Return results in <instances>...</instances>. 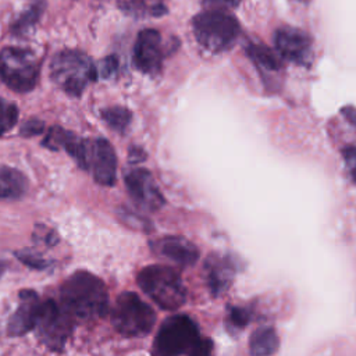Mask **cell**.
<instances>
[{"instance_id": "28", "label": "cell", "mask_w": 356, "mask_h": 356, "mask_svg": "<svg viewBox=\"0 0 356 356\" xmlns=\"http://www.w3.org/2000/svg\"><path fill=\"white\" fill-rule=\"evenodd\" d=\"M242 0H203V4L211 8H235Z\"/></svg>"}, {"instance_id": "30", "label": "cell", "mask_w": 356, "mask_h": 356, "mask_svg": "<svg viewBox=\"0 0 356 356\" xmlns=\"http://www.w3.org/2000/svg\"><path fill=\"white\" fill-rule=\"evenodd\" d=\"M4 268H6V267H4V263H1V261H0V277H1L3 271H4Z\"/></svg>"}, {"instance_id": "25", "label": "cell", "mask_w": 356, "mask_h": 356, "mask_svg": "<svg viewBox=\"0 0 356 356\" xmlns=\"http://www.w3.org/2000/svg\"><path fill=\"white\" fill-rule=\"evenodd\" d=\"M117 70H118V58L115 56H108L100 61L99 67H96V75L103 79H108L117 72Z\"/></svg>"}, {"instance_id": "11", "label": "cell", "mask_w": 356, "mask_h": 356, "mask_svg": "<svg viewBox=\"0 0 356 356\" xmlns=\"http://www.w3.org/2000/svg\"><path fill=\"white\" fill-rule=\"evenodd\" d=\"M125 185L131 199L143 210L157 211L164 206V197L150 171L134 168L125 175Z\"/></svg>"}, {"instance_id": "12", "label": "cell", "mask_w": 356, "mask_h": 356, "mask_svg": "<svg viewBox=\"0 0 356 356\" xmlns=\"http://www.w3.org/2000/svg\"><path fill=\"white\" fill-rule=\"evenodd\" d=\"M150 249L159 257H163L177 266H193L200 256L197 246L178 235H167L150 241Z\"/></svg>"}, {"instance_id": "29", "label": "cell", "mask_w": 356, "mask_h": 356, "mask_svg": "<svg viewBox=\"0 0 356 356\" xmlns=\"http://www.w3.org/2000/svg\"><path fill=\"white\" fill-rule=\"evenodd\" d=\"M128 159H129L131 163L136 164V163H140V161H143L146 159V153L140 147H138V146H131L129 147Z\"/></svg>"}, {"instance_id": "24", "label": "cell", "mask_w": 356, "mask_h": 356, "mask_svg": "<svg viewBox=\"0 0 356 356\" xmlns=\"http://www.w3.org/2000/svg\"><path fill=\"white\" fill-rule=\"evenodd\" d=\"M15 254H17V257H18L24 264H26V266L31 267V268L43 270V268H46V267L49 266V261L44 260V259H43L39 253H36V252H32V250L25 249V250L17 252Z\"/></svg>"}, {"instance_id": "14", "label": "cell", "mask_w": 356, "mask_h": 356, "mask_svg": "<svg viewBox=\"0 0 356 356\" xmlns=\"http://www.w3.org/2000/svg\"><path fill=\"white\" fill-rule=\"evenodd\" d=\"M203 273L209 292L218 298L231 286L236 273V263L231 256L211 253L203 263Z\"/></svg>"}, {"instance_id": "6", "label": "cell", "mask_w": 356, "mask_h": 356, "mask_svg": "<svg viewBox=\"0 0 356 356\" xmlns=\"http://www.w3.org/2000/svg\"><path fill=\"white\" fill-rule=\"evenodd\" d=\"M111 324L121 335L139 338L152 332L156 313L135 292H122L111 307Z\"/></svg>"}, {"instance_id": "19", "label": "cell", "mask_w": 356, "mask_h": 356, "mask_svg": "<svg viewBox=\"0 0 356 356\" xmlns=\"http://www.w3.org/2000/svg\"><path fill=\"white\" fill-rule=\"evenodd\" d=\"M103 121L115 132L124 134L132 121V113L122 106L106 107L100 111Z\"/></svg>"}, {"instance_id": "15", "label": "cell", "mask_w": 356, "mask_h": 356, "mask_svg": "<svg viewBox=\"0 0 356 356\" xmlns=\"http://www.w3.org/2000/svg\"><path fill=\"white\" fill-rule=\"evenodd\" d=\"M22 303L19 307L14 312L8 321V334L11 337L24 335L25 332L31 331L36 325L38 313L40 302L38 299V295L33 291L25 289L19 293Z\"/></svg>"}, {"instance_id": "8", "label": "cell", "mask_w": 356, "mask_h": 356, "mask_svg": "<svg viewBox=\"0 0 356 356\" xmlns=\"http://www.w3.org/2000/svg\"><path fill=\"white\" fill-rule=\"evenodd\" d=\"M72 323L74 318L61 305L51 299L40 302L35 327H38L39 337L47 348L60 350L72 331Z\"/></svg>"}, {"instance_id": "13", "label": "cell", "mask_w": 356, "mask_h": 356, "mask_svg": "<svg viewBox=\"0 0 356 356\" xmlns=\"http://www.w3.org/2000/svg\"><path fill=\"white\" fill-rule=\"evenodd\" d=\"M93 178L103 186H113L117 175V156L111 143L104 138H97L90 142L89 164Z\"/></svg>"}, {"instance_id": "1", "label": "cell", "mask_w": 356, "mask_h": 356, "mask_svg": "<svg viewBox=\"0 0 356 356\" xmlns=\"http://www.w3.org/2000/svg\"><path fill=\"white\" fill-rule=\"evenodd\" d=\"M61 307L81 321L103 317L108 312V292L95 274L81 270L70 275L60 288Z\"/></svg>"}, {"instance_id": "16", "label": "cell", "mask_w": 356, "mask_h": 356, "mask_svg": "<svg viewBox=\"0 0 356 356\" xmlns=\"http://www.w3.org/2000/svg\"><path fill=\"white\" fill-rule=\"evenodd\" d=\"M246 54L253 61V64L263 74H275L282 70V63L280 57L267 46L261 43H248Z\"/></svg>"}, {"instance_id": "7", "label": "cell", "mask_w": 356, "mask_h": 356, "mask_svg": "<svg viewBox=\"0 0 356 356\" xmlns=\"http://www.w3.org/2000/svg\"><path fill=\"white\" fill-rule=\"evenodd\" d=\"M39 76V64L26 49L6 47L0 51V78L15 92H29Z\"/></svg>"}, {"instance_id": "9", "label": "cell", "mask_w": 356, "mask_h": 356, "mask_svg": "<svg viewBox=\"0 0 356 356\" xmlns=\"http://www.w3.org/2000/svg\"><path fill=\"white\" fill-rule=\"evenodd\" d=\"M274 44L280 57L292 64L309 67L313 61L312 38L302 29L293 26L278 28L274 33Z\"/></svg>"}, {"instance_id": "2", "label": "cell", "mask_w": 356, "mask_h": 356, "mask_svg": "<svg viewBox=\"0 0 356 356\" xmlns=\"http://www.w3.org/2000/svg\"><path fill=\"white\" fill-rule=\"evenodd\" d=\"M213 350V342L202 338L196 323L185 314H174L163 321L156 338L153 352L161 356H206Z\"/></svg>"}, {"instance_id": "17", "label": "cell", "mask_w": 356, "mask_h": 356, "mask_svg": "<svg viewBox=\"0 0 356 356\" xmlns=\"http://www.w3.org/2000/svg\"><path fill=\"white\" fill-rule=\"evenodd\" d=\"M28 189L22 172L11 167H0V199H19Z\"/></svg>"}, {"instance_id": "4", "label": "cell", "mask_w": 356, "mask_h": 356, "mask_svg": "<svg viewBox=\"0 0 356 356\" xmlns=\"http://www.w3.org/2000/svg\"><path fill=\"white\" fill-rule=\"evenodd\" d=\"M192 28L196 42L211 53L229 50L241 33L238 19L221 8L196 14L192 19Z\"/></svg>"}, {"instance_id": "26", "label": "cell", "mask_w": 356, "mask_h": 356, "mask_svg": "<svg viewBox=\"0 0 356 356\" xmlns=\"http://www.w3.org/2000/svg\"><path fill=\"white\" fill-rule=\"evenodd\" d=\"M44 129V124L40 120H28L24 122V125L21 127V135L24 136H35L42 134Z\"/></svg>"}, {"instance_id": "21", "label": "cell", "mask_w": 356, "mask_h": 356, "mask_svg": "<svg viewBox=\"0 0 356 356\" xmlns=\"http://www.w3.org/2000/svg\"><path fill=\"white\" fill-rule=\"evenodd\" d=\"M18 120V108L0 99V135L10 131Z\"/></svg>"}, {"instance_id": "27", "label": "cell", "mask_w": 356, "mask_h": 356, "mask_svg": "<svg viewBox=\"0 0 356 356\" xmlns=\"http://www.w3.org/2000/svg\"><path fill=\"white\" fill-rule=\"evenodd\" d=\"M343 160L348 164V170H349V177L350 181H355V146L349 145L343 149Z\"/></svg>"}, {"instance_id": "22", "label": "cell", "mask_w": 356, "mask_h": 356, "mask_svg": "<svg viewBox=\"0 0 356 356\" xmlns=\"http://www.w3.org/2000/svg\"><path fill=\"white\" fill-rule=\"evenodd\" d=\"M252 318V310L248 307L234 306L228 309V325H231L234 330H242L245 328Z\"/></svg>"}, {"instance_id": "10", "label": "cell", "mask_w": 356, "mask_h": 356, "mask_svg": "<svg viewBox=\"0 0 356 356\" xmlns=\"http://www.w3.org/2000/svg\"><path fill=\"white\" fill-rule=\"evenodd\" d=\"M165 57V47L159 31L147 28L139 32L135 44L132 61L138 71L147 75H156L161 71Z\"/></svg>"}, {"instance_id": "5", "label": "cell", "mask_w": 356, "mask_h": 356, "mask_svg": "<svg viewBox=\"0 0 356 356\" xmlns=\"http://www.w3.org/2000/svg\"><path fill=\"white\" fill-rule=\"evenodd\" d=\"M53 82L67 95L78 97L97 78L96 67L88 54L79 50H61L50 63Z\"/></svg>"}, {"instance_id": "20", "label": "cell", "mask_w": 356, "mask_h": 356, "mask_svg": "<svg viewBox=\"0 0 356 356\" xmlns=\"http://www.w3.org/2000/svg\"><path fill=\"white\" fill-rule=\"evenodd\" d=\"M44 6H46L44 0H31L29 7L19 15V18L13 25V31L19 35L26 33L39 21L40 15L43 14Z\"/></svg>"}, {"instance_id": "31", "label": "cell", "mask_w": 356, "mask_h": 356, "mask_svg": "<svg viewBox=\"0 0 356 356\" xmlns=\"http://www.w3.org/2000/svg\"><path fill=\"white\" fill-rule=\"evenodd\" d=\"M293 1H300V3H307L309 0H293Z\"/></svg>"}, {"instance_id": "3", "label": "cell", "mask_w": 356, "mask_h": 356, "mask_svg": "<svg viewBox=\"0 0 356 356\" xmlns=\"http://www.w3.org/2000/svg\"><path fill=\"white\" fill-rule=\"evenodd\" d=\"M139 288L163 310H178L186 302L185 285L172 267L152 264L138 273Z\"/></svg>"}, {"instance_id": "23", "label": "cell", "mask_w": 356, "mask_h": 356, "mask_svg": "<svg viewBox=\"0 0 356 356\" xmlns=\"http://www.w3.org/2000/svg\"><path fill=\"white\" fill-rule=\"evenodd\" d=\"M120 218L124 224L129 225L131 228L134 229H139V231H152V225H150V221H147L146 218L132 213L131 210L128 209H122L120 211Z\"/></svg>"}, {"instance_id": "18", "label": "cell", "mask_w": 356, "mask_h": 356, "mask_svg": "<svg viewBox=\"0 0 356 356\" xmlns=\"http://www.w3.org/2000/svg\"><path fill=\"white\" fill-rule=\"evenodd\" d=\"M280 345L278 335L271 327H261L253 331L249 339V350L253 356H267L277 352Z\"/></svg>"}]
</instances>
